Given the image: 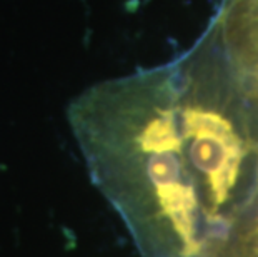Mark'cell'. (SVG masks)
<instances>
[{"label":"cell","mask_w":258,"mask_h":257,"mask_svg":"<svg viewBox=\"0 0 258 257\" xmlns=\"http://www.w3.org/2000/svg\"><path fill=\"white\" fill-rule=\"evenodd\" d=\"M180 125L190 162L207 180L213 214L228 200L237 184L246 152L245 142L232 120L210 107H183Z\"/></svg>","instance_id":"cell-1"},{"label":"cell","mask_w":258,"mask_h":257,"mask_svg":"<svg viewBox=\"0 0 258 257\" xmlns=\"http://www.w3.org/2000/svg\"><path fill=\"white\" fill-rule=\"evenodd\" d=\"M227 30L233 40L235 56L243 75L250 79L251 87L258 94V29L230 17Z\"/></svg>","instance_id":"cell-2"}]
</instances>
